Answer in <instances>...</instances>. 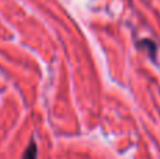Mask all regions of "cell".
I'll return each instance as SVG.
<instances>
[{
  "label": "cell",
  "mask_w": 160,
  "mask_h": 159,
  "mask_svg": "<svg viewBox=\"0 0 160 159\" xmlns=\"http://www.w3.org/2000/svg\"><path fill=\"white\" fill-rule=\"evenodd\" d=\"M35 158H37V146L34 142H31L24 154V159H35Z\"/></svg>",
  "instance_id": "cell-1"
}]
</instances>
